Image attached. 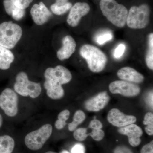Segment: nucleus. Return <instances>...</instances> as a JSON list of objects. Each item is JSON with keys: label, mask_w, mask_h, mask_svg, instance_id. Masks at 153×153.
<instances>
[{"label": "nucleus", "mask_w": 153, "mask_h": 153, "mask_svg": "<svg viewBox=\"0 0 153 153\" xmlns=\"http://www.w3.org/2000/svg\"><path fill=\"white\" fill-rule=\"evenodd\" d=\"M44 76V87L47 90V96L53 100L62 98L64 95L62 85L68 83L72 79L69 70L64 66L58 65L55 68H47Z\"/></svg>", "instance_id": "nucleus-1"}, {"label": "nucleus", "mask_w": 153, "mask_h": 153, "mask_svg": "<svg viewBox=\"0 0 153 153\" xmlns=\"http://www.w3.org/2000/svg\"><path fill=\"white\" fill-rule=\"evenodd\" d=\"M100 7L103 16L118 27H123L126 23L128 11L123 5L115 0H101Z\"/></svg>", "instance_id": "nucleus-2"}, {"label": "nucleus", "mask_w": 153, "mask_h": 153, "mask_svg": "<svg viewBox=\"0 0 153 153\" xmlns=\"http://www.w3.org/2000/svg\"><path fill=\"white\" fill-rule=\"evenodd\" d=\"M79 53L86 60L88 68L92 72L97 73L104 69L107 62V57L97 47L85 44L80 48Z\"/></svg>", "instance_id": "nucleus-3"}, {"label": "nucleus", "mask_w": 153, "mask_h": 153, "mask_svg": "<svg viewBox=\"0 0 153 153\" xmlns=\"http://www.w3.org/2000/svg\"><path fill=\"white\" fill-rule=\"evenodd\" d=\"M22 30L19 25L12 22L0 24V45L12 49L19 42L22 36Z\"/></svg>", "instance_id": "nucleus-4"}, {"label": "nucleus", "mask_w": 153, "mask_h": 153, "mask_svg": "<svg viewBox=\"0 0 153 153\" xmlns=\"http://www.w3.org/2000/svg\"><path fill=\"white\" fill-rule=\"evenodd\" d=\"M16 80L14 90L19 95L35 99L41 94L42 89L40 83L30 81L25 72H19L16 76Z\"/></svg>", "instance_id": "nucleus-5"}, {"label": "nucleus", "mask_w": 153, "mask_h": 153, "mask_svg": "<svg viewBox=\"0 0 153 153\" xmlns=\"http://www.w3.org/2000/svg\"><path fill=\"white\" fill-rule=\"evenodd\" d=\"M150 14L149 7L146 4H143L139 7L133 6L128 13L127 24L131 29H143L149 24Z\"/></svg>", "instance_id": "nucleus-6"}, {"label": "nucleus", "mask_w": 153, "mask_h": 153, "mask_svg": "<svg viewBox=\"0 0 153 153\" xmlns=\"http://www.w3.org/2000/svg\"><path fill=\"white\" fill-rule=\"evenodd\" d=\"M52 132V126L46 124L41 127L29 133L25 137V142L27 147L31 150L37 151L43 147L49 140Z\"/></svg>", "instance_id": "nucleus-7"}, {"label": "nucleus", "mask_w": 153, "mask_h": 153, "mask_svg": "<svg viewBox=\"0 0 153 153\" xmlns=\"http://www.w3.org/2000/svg\"><path fill=\"white\" fill-rule=\"evenodd\" d=\"M18 101L16 93L10 88H6L0 94V108L10 117H14L18 114Z\"/></svg>", "instance_id": "nucleus-8"}, {"label": "nucleus", "mask_w": 153, "mask_h": 153, "mask_svg": "<svg viewBox=\"0 0 153 153\" xmlns=\"http://www.w3.org/2000/svg\"><path fill=\"white\" fill-rule=\"evenodd\" d=\"M109 89L111 93L119 94L128 97L137 95L141 91L138 85L124 80H116L111 82L109 85Z\"/></svg>", "instance_id": "nucleus-9"}, {"label": "nucleus", "mask_w": 153, "mask_h": 153, "mask_svg": "<svg viewBox=\"0 0 153 153\" xmlns=\"http://www.w3.org/2000/svg\"><path fill=\"white\" fill-rule=\"evenodd\" d=\"M90 7L87 3L77 2L72 6L67 17V22L71 27H76L79 25L82 17L87 15Z\"/></svg>", "instance_id": "nucleus-10"}, {"label": "nucleus", "mask_w": 153, "mask_h": 153, "mask_svg": "<svg viewBox=\"0 0 153 153\" xmlns=\"http://www.w3.org/2000/svg\"><path fill=\"white\" fill-rule=\"evenodd\" d=\"M107 120L113 126L120 128L134 123L137 121L135 117L124 114L117 108H112L109 111Z\"/></svg>", "instance_id": "nucleus-11"}, {"label": "nucleus", "mask_w": 153, "mask_h": 153, "mask_svg": "<svg viewBox=\"0 0 153 153\" xmlns=\"http://www.w3.org/2000/svg\"><path fill=\"white\" fill-rule=\"evenodd\" d=\"M118 131L121 134L127 136L129 143L132 146H138L141 142L140 137L143 134L142 129L135 124L120 128Z\"/></svg>", "instance_id": "nucleus-12"}, {"label": "nucleus", "mask_w": 153, "mask_h": 153, "mask_svg": "<svg viewBox=\"0 0 153 153\" xmlns=\"http://www.w3.org/2000/svg\"><path fill=\"white\" fill-rule=\"evenodd\" d=\"M109 100V95L106 91H103L86 100L85 107L88 111H98L104 108Z\"/></svg>", "instance_id": "nucleus-13"}, {"label": "nucleus", "mask_w": 153, "mask_h": 153, "mask_svg": "<svg viewBox=\"0 0 153 153\" xmlns=\"http://www.w3.org/2000/svg\"><path fill=\"white\" fill-rule=\"evenodd\" d=\"M30 13L33 21L38 25H44L52 16L51 12L42 2L34 4Z\"/></svg>", "instance_id": "nucleus-14"}, {"label": "nucleus", "mask_w": 153, "mask_h": 153, "mask_svg": "<svg viewBox=\"0 0 153 153\" xmlns=\"http://www.w3.org/2000/svg\"><path fill=\"white\" fill-rule=\"evenodd\" d=\"M63 46L57 53V58L60 60L68 59L75 52L76 43L73 38L70 36L64 37L62 40Z\"/></svg>", "instance_id": "nucleus-15"}, {"label": "nucleus", "mask_w": 153, "mask_h": 153, "mask_svg": "<svg viewBox=\"0 0 153 153\" xmlns=\"http://www.w3.org/2000/svg\"><path fill=\"white\" fill-rule=\"evenodd\" d=\"M117 75L122 80L130 82L140 83L144 80V76L131 67L120 68L117 71Z\"/></svg>", "instance_id": "nucleus-16"}, {"label": "nucleus", "mask_w": 153, "mask_h": 153, "mask_svg": "<svg viewBox=\"0 0 153 153\" xmlns=\"http://www.w3.org/2000/svg\"><path fill=\"white\" fill-rule=\"evenodd\" d=\"M14 59V55L11 51L0 45V69L4 70L9 69Z\"/></svg>", "instance_id": "nucleus-17"}, {"label": "nucleus", "mask_w": 153, "mask_h": 153, "mask_svg": "<svg viewBox=\"0 0 153 153\" xmlns=\"http://www.w3.org/2000/svg\"><path fill=\"white\" fill-rule=\"evenodd\" d=\"M72 4L68 0H56L50 7L52 13L57 16L63 15L71 9Z\"/></svg>", "instance_id": "nucleus-18"}, {"label": "nucleus", "mask_w": 153, "mask_h": 153, "mask_svg": "<svg viewBox=\"0 0 153 153\" xmlns=\"http://www.w3.org/2000/svg\"><path fill=\"white\" fill-rule=\"evenodd\" d=\"M15 146V141L10 136H0V153H12Z\"/></svg>", "instance_id": "nucleus-19"}, {"label": "nucleus", "mask_w": 153, "mask_h": 153, "mask_svg": "<svg viewBox=\"0 0 153 153\" xmlns=\"http://www.w3.org/2000/svg\"><path fill=\"white\" fill-rule=\"evenodd\" d=\"M86 116L82 110L76 111L73 116V120L72 122L68 124V130L70 131H74L79 125L80 124L85 120Z\"/></svg>", "instance_id": "nucleus-20"}, {"label": "nucleus", "mask_w": 153, "mask_h": 153, "mask_svg": "<svg viewBox=\"0 0 153 153\" xmlns=\"http://www.w3.org/2000/svg\"><path fill=\"white\" fill-rule=\"evenodd\" d=\"M70 116V111L67 109H65L60 112L58 115V119L55 123V128L58 130H61L64 128L66 125V121Z\"/></svg>", "instance_id": "nucleus-21"}, {"label": "nucleus", "mask_w": 153, "mask_h": 153, "mask_svg": "<svg viewBox=\"0 0 153 153\" xmlns=\"http://www.w3.org/2000/svg\"><path fill=\"white\" fill-rule=\"evenodd\" d=\"M146 63L148 68L153 69V34L151 33L149 37V50L146 58Z\"/></svg>", "instance_id": "nucleus-22"}, {"label": "nucleus", "mask_w": 153, "mask_h": 153, "mask_svg": "<svg viewBox=\"0 0 153 153\" xmlns=\"http://www.w3.org/2000/svg\"><path fill=\"white\" fill-rule=\"evenodd\" d=\"M143 123L147 125L145 127V131L149 135H153V114L152 113L148 112L146 114L144 118Z\"/></svg>", "instance_id": "nucleus-23"}, {"label": "nucleus", "mask_w": 153, "mask_h": 153, "mask_svg": "<svg viewBox=\"0 0 153 153\" xmlns=\"http://www.w3.org/2000/svg\"><path fill=\"white\" fill-rule=\"evenodd\" d=\"M112 38V33L110 31H105L97 36L96 41L99 45H102L107 41L111 40Z\"/></svg>", "instance_id": "nucleus-24"}, {"label": "nucleus", "mask_w": 153, "mask_h": 153, "mask_svg": "<svg viewBox=\"0 0 153 153\" xmlns=\"http://www.w3.org/2000/svg\"><path fill=\"white\" fill-rule=\"evenodd\" d=\"M87 128H79L74 131L73 136L75 140L79 141H83L86 139L88 136L87 134Z\"/></svg>", "instance_id": "nucleus-25"}, {"label": "nucleus", "mask_w": 153, "mask_h": 153, "mask_svg": "<svg viewBox=\"0 0 153 153\" xmlns=\"http://www.w3.org/2000/svg\"><path fill=\"white\" fill-rule=\"evenodd\" d=\"M94 140L99 141L104 138V132L101 129H93L92 131L88 134Z\"/></svg>", "instance_id": "nucleus-26"}, {"label": "nucleus", "mask_w": 153, "mask_h": 153, "mask_svg": "<svg viewBox=\"0 0 153 153\" xmlns=\"http://www.w3.org/2000/svg\"><path fill=\"white\" fill-rule=\"evenodd\" d=\"M15 6L20 9L27 8L30 4L33 2V0H11Z\"/></svg>", "instance_id": "nucleus-27"}, {"label": "nucleus", "mask_w": 153, "mask_h": 153, "mask_svg": "<svg viewBox=\"0 0 153 153\" xmlns=\"http://www.w3.org/2000/svg\"><path fill=\"white\" fill-rule=\"evenodd\" d=\"M3 3L6 13L9 16H12L14 10L16 7V6L14 5L11 0H4Z\"/></svg>", "instance_id": "nucleus-28"}, {"label": "nucleus", "mask_w": 153, "mask_h": 153, "mask_svg": "<svg viewBox=\"0 0 153 153\" xmlns=\"http://www.w3.org/2000/svg\"><path fill=\"white\" fill-rule=\"evenodd\" d=\"M25 15V10L20 9L18 7H16L11 16L14 20H16V21H19L24 17Z\"/></svg>", "instance_id": "nucleus-29"}, {"label": "nucleus", "mask_w": 153, "mask_h": 153, "mask_svg": "<svg viewBox=\"0 0 153 153\" xmlns=\"http://www.w3.org/2000/svg\"><path fill=\"white\" fill-rule=\"evenodd\" d=\"M126 49V46L125 44H120L118 45L117 47L115 49L114 56L116 59L120 58L123 55Z\"/></svg>", "instance_id": "nucleus-30"}, {"label": "nucleus", "mask_w": 153, "mask_h": 153, "mask_svg": "<svg viewBox=\"0 0 153 153\" xmlns=\"http://www.w3.org/2000/svg\"><path fill=\"white\" fill-rule=\"evenodd\" d=\"M88 127L92 129H101L102 128V124L100 121L94 119L90 122Z\"/></svg>", "instance_id": "nucleus-31"}, {"label": "nucleus", "mask_w": 153, "mask_h": 153, "mask_svg": "<svg viewBox=\"0 0 153 153\" xmlns=\"http://www.w3.org/2000/svg\"><path fill=\"white\" fill-rule=\"evenodd\" d=\"M71 153H85V147L82 144H76L71 149Z\"/></svg>", "instance_id": "nucleus-32"}, {"label": "nucleus", "mask_w": 153, "mask_h": 153, "mask_svg": "<svg viewBox=\"0 0 153 153\" xmlns=\"http://www.w3.org/2000/svg\"><path fill=\"white\" fill-rule=\"evenodd\" d=\"M140 153H153V141L143 146L141 150Z\"/></svg>", "instance_id": "nucleus-33"}, {"label": "nucleus", "mask_w": 153, "mask_h": 153, "mask_svg": "<svg viewBox=\"0 0 153 153\" xmlns=\"http://www.w3.org/2000/svg\"><path fill=\"white\" fill-rule=\"evenodd\" d=\"M114 153H133L129 148L124 146H118L114 151Z\"/></svg>", "instance_id": "nucleus-34"}, {"label": "nucleus", "mask_w": 153, "mask_h": 153, "mask_svg": "<svg viewBox=\"0 0 153 153\" xmlns=\"http://www.w3.org/2000/svg\"><path fill=\"white\" fill-rule=\"evenodd\" d=\"M146 102L151 107L153 108V92L149 93L146 97Z\"/></svg>", "instance_id": "nucleus-35"}, {"label": "nucleus", "mask_w": 153, "mask_h": 153, "mask_svg": "<svg viewBox=\"0 0 153 153\" xmlns=\"http://www.w3.org/2000/svg\"><path fill=\"white\" fill-rule=\"evenodd\" d=\"M3 123V119L2 116L0 114V128L2 126Z\"/></svg>", "instance_id": "nucleus-36"}, {"label": "nucleus", "mask_w": 153, "mask_h": 153, "mask_svg": "<svg viewBox=\"0 0 153 153\" xmlns=\"http://www.w3.org/2000/svg\"><path fill=\"white\" fill-rule=\"evenodd\" d=\"M61 153H69V152H68V151L64 150L62 151V152H61Z\"/></svg>", "instance_id": "nucleus-37"}, {"label": "nucleus", "mask_w": 153, "mask_h": 153, "mask_svg": "<svg viewBox=\"0 0 153 153\" xmlns=\"http://www.w3.org/2000/svg\"><path fill=\"white\" fill-rule=\"evenodd\" d=\"M45 153H56L55 152H52V151H49V152H47Z\"/></svg>", "instance_id": "nucleus-38"}]
</instances>
